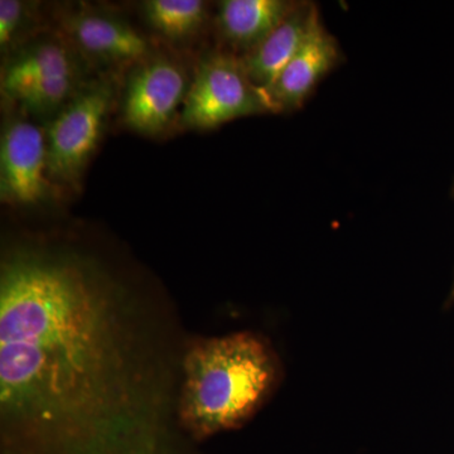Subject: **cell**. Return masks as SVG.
I'll return each mask as SVG.
<instances>
[{"label":"cell","mask_w":454,"mask_h":454,"mask_svg":"<svg viewBox=\"0 0 454 454\" xmlns=\"http://www.w3.org/2000/svg\"><path fill=\"white\" fill-rule=\"evenodd\" d=\"M298 4L288 0H223L217 27L227 43L247 55L282 25Z\"/></svg>","instance_id":"30bf717a"},{"label":"cell","mask_w":454,"mask_h":454,"mask_svg":"<svg viewBox=\"0 0 454 454\" xmlns=\"http://www.w3.org/2000/svg\"><path fill=\"white\" fill-rule=\"evenodd\" d=\"M319 16L315 3L300 2L291 16L277 27L255 49L241 57L254 85L265 92L277 82L286 65L301 49Z\"/></svg>","instance_id":"9c48e42d"},{"label":"cell","mask_w":454,"mask_h":454,"mask_svg":"<svg viewBox=\"0 0 454 454\" xmlns=\"http://www.w3.org/2000/svg\"><path fill=\"white\" fill-rule=\"evenodd\" d=\"M277 113L264 90L254 85L243 61L215 53L200 65L182 109L186 127L208 130L235 119Z\"/></svg>","instance_id":"3957f363"},{"label":"cell","mask_w":454,"mask_h":454,"mask_svg":"<svg viewBox=\"0 0 454 454\" xmlns=\"http://www.w3.org/2000/svg\"><path fill=\"white\" fill-rule=\"evenodd\" d=\"M67 28L77 47L100 61H138L149 51L148 42L136 29L103 14H74Z\"/></svg>","instance_id":"8fae6325"},{"label":"cell","mask_w":454,"mask_h":454,"mask_svg":"<svg viewBox=\"0 0 454 454\" xmlns=\"http://www.w3.org/2000/svg\"><path fill=\"white\" fill-rule=\"evenodd\" d=\"M187 342L167 309L91 256L7 250L2 454H186L178 403Z\"/></svg>","instance_id":"6da1fadb"},{"label":"cell","mask_w":454,"mask_h":454,"mask_svg":"<svg viewBox=\"0 0 454 454\" xmlns=\"http://www.w3.org/2000/svg\"><path fill=\"white\" fill-rule=\"evenodd\" d=\"M282 378L277 352L255 333L188 340L178 419L199 442L240 428L270 399Z\"/></svg>","instance_id":"7a4b0ae2"},{"label":"cell","mask_w":454,"mask_h":454,"mask_svg":"<svg viewBox=\"0 0 454 454\" xmlns=\"http://www.w3.org/2000/svg\"><path fill=\"white\" fill-rule=\"evenodd\" d=\"M186 76L175 62L154 59L138 68L128 83L124 121L136 131L155 134L172 121L187 95Z\"/></svg>","instance_id":"52a82bcc"},{"label":"cell","mask_w":454,"mask_h":454,"mask_svg":"<svg viewBox=\"0 0 454 454\" xmlns=\"http://www.w3.org/2000/svg\"><path fill=\"white\" fill-rule=\"evenodd\" d=\"M27 18V5L20 0H2L0 2V46L8 49L13 43Z\"/></svg>","instance_id":"4fadbf2b"},{"label":"cell","mask_w":454,"mask_h":454,"mask_svg":"<svg viewBox=\"0 0 454 454\" xmlns=\"http://www.w3.org/2000/svg\"><path fill=\"white\" fill-rule=\"evenodd\" d=\"M47 139L27 121L9 122L0 142V195L13 205H35L51 191Z\"/></svg>","instance_id":"8992f818"},{"label":"cell","mask_w":454,"mask_h":454,"mask_svg":"<svg viewBox=\"0 0 454 454\" xmlns=\"http://www.w3.org/2000/svg\"><path fill=\"white\" fill-rule=\"evenodd\" d=\"M112 83L94 82L68 101L47 131L51 181L76 184L97 149L113 103Z\"/></svg>","instance_id":"5b68a950"},{"label":"cell","mask_w":454,"mask_h":454,"mask_svg":"<svg viewBox=\"0 0 454 454\" xmlns=\"http://www.w3.org/2000/svg\"><path fill=\"white\" fill-rule=\"evenodd\" d=\"M145 17L154 29L172 40L193 35L203 25L206 3L201 0H149Z\"/></svg>","instance_id":"7c38bea8"},{"label":"cell","mask_w":454,"mask_h":454,"mask_svg":"<svg viewBox=\"0 0 454 454\" xmlns=\"http://www.w3.org/2000/svg\"><path fill=\"white\" fill-rule=\"evenodd\" d=\"M342 61L339 41L327 31L319 14L301 49L267 91L276 112L303 106L319 82Z\"/></svg>","instance_id":"ba28073f"},{"label":"cell","mask_w":454,"mask_h":454,"mask_svg":"<svg viewBox=\"0 0 454 454\" xmlns=\"http://www.w3.org/2000/svg\"><path fill=\"white\" fill-rule=\"evenodd\" d=\"M82 88L73 52L61 41L29 44L3 68V95L33 115L59 113Z\"/></svg>","instance_id":"277c9868"},{"label":"cell","mask_w":454,"mask_h":454,"mask_svg":"<svg viewBox=\"0 0 454 454\" xmlns=\"http://www.w3.org/2000/svg\"><path fill=\"white\" fill-rule=\"evenodd\" d=\"M450 196H452V199L454 200V181L452 184V190H450ZM454 301V283L452 286V291H450V298H448V304H452Z\"/></svg>","instance_id":"5bb4252c"}]
</instances>
